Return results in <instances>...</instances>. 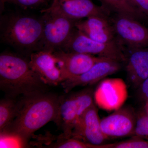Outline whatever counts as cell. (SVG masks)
Returning a JSON list of instances; mask_svg holds the SVG:
<instances>
[{
    "mask_svg": "<svg viewBox=\"0 0 148 148\" xmlns=\"http://www.w3.org/2000/svg\"><path fill=\"white\" fill-rule=\"evenodd\" d=\"M136 122V114L130 108H121L101 120V129L108 138L132 136Z\"/></svg>",
    "mask_w": 148,
    "mask_h": 148,
    "instance_id": "obj_12",
    "label": "cell"
},
{
    "mask_svg": "<svg viewBox=\"0 0 148 148\" xmlns=\"http://www.w3.org/2000/svg\"><path fill=\"white\" fill-rule=\"evenodd\" d=\"M44 29L42 50L53 52L65 44L75 29L77 20L69 17L58 0H51L47 8L41 10Z\"/></svg>",
    "mask_w": 148,
    "mask_h": 148,
    "instance_id": "obj_4",
    "label": "cell"
},
{
    "mask_svg": "<svg viewBox=\"0 0 148 148\" xmlns=\"http://www.w3.org/2000/svg\"><path fill=\"white\" fill-rule=\"evenodd\" d=\"M95 104L86 109L79 117L73 130L72 138L82 140L98 148V146L104 144L109 138L102 131L101 120Z\"/></svg>",
    "mask_w": 148,
    "mask_h": 148,
    "instance_id": "obj_9",
    "label": "cell"
},
{
    "mask_svg": "<svg viewBox=\"0 0 148 148\" xmlns=\"http://www.w3.org/2000/svg\"><path fill=\"white\" fill-rule=\"evenodd\" d=\"M48 0H1L2 6L5 3L13 4L24 9H33L44 4Z\"/></svg>",
    "mask_w": 148,
    "mask_h": 148,
    "instance_id": "obj_22",
    "label": "cell"
},
{
    "mask_svg": "<svg viewBox=\"0 0 148 148\" xmlns=\"http://www.w3.org/2000/svg\"><path fill=\"white\" fill-rule=\"evenodd\" d=\"M76 29L94 40L102 42L114 41V32L108 17L94 16L77 21Z\"/></svg>",
    "mask_w": 148,
    "mask_h": 148,
    "instance_id": "obj_14",
    "label": "cell"
},
{
    "mask_svg": "<svg viewBox=\"0 0 148 148\" xmlns=\"http://www.w3.org/2000/svg\"><path fill=\"white\" fill-rule=\"evenodd\" d=\"M142 14L148 16V0H131Z\"/></svg>",
    "mask_w": 148,
    "mask_h": 148,
    "instance_id": "obj_24",
    "label": "cell"
},
{
    "mask_svg": "<svg viewBox=\"0 0 148 148\" xmlns=\"http://www.w3.org/2000/svg\"><path fill=\"white\" fill-rule=\"evenodd\" d=\"M19 98L5 97L0 101V133L9 127L16 118L19 109Z\"/></svg>",
    "mask_w": 148,
    "mask_h": 148,
    "instance_id": "obj_17",
    "label": "cell"
},
{
    "mask_svg": "<svg viewBox=\"0 0 148 148\" xmlns=\"http://www.w3.org/2000/svg\"><path fill=\"white\" fill-rule=\"evenodd\" d=\"M98 148H148V140L133 136L131 139L119 143L103 144Z\"/></svg>",
    "mask_w": 148,
    "mask_h": 148,
    "instance_id": "obj_19",
    "label": "cell"
},
{
    "mask_svg": "<svg viewBox=\"0 0 148 148\" xmlns=\"http://www.w3.org/2000/svg\"><path fill=\"white\" fill-rule=\"evenodd\" d=\"M131 50L126 57L125 69L130 83L138 88L148 77V47Z\"/></svg>",
    "mask_w": 148,
    "mask_h": 148,
    "instance_id": "obj_15",
    "label": "cell"
},
{
    "mask_svg": "<svg viewBox=\"0 0 148 148\" xmlns=\"http://www.w3.org/2000/svg\"><path fill=\"white\" fill-rule=\"evenodd\" d=\"M108 9H111L117 14L132 16L137 19L142 14L132 3L130 0H99Z\"/></svg>",
    "mask_w": 148,
    "mask_h": 148,
    "instance_id": "obj_18",
    "label": "cell"
},
{
    "mask_svg": "<svg viewBox=\"0 0 148 148\" xmlns=\"http://www.w3.org/2000/svg\"><path fill=\"white\" fill-rule=\"evenodd\" d=\"M128 97L127 86L122 79H105L101 80L94 90L95 104L108 111H115L121 108Z\"/></svg>",
    "mask_w": 148,
    "mask_h": 148,
    "instance_id": "obj_7",
    "label": "cell"
},
{
    "mask_svg": "<svg viewBox=\"0 0 148 148\" xmlns=\"http://www.w3.org/2000/svg\"><path fill=\"white\" fill-rule=\"evenodd\" d=\"M52 53L61 70L62 82L82 75L88 71L95 63L105 58L60 50L56 51Z\"/></svg>",
    "mask_w": 148,
    "mask_h": 148,
    "instance_id": "obj_11",
    "label": "cell"
},
{
    "mask_svg": "<svg viewBox=\"0 0 148 148\" xmlns=\"http://www.w3.org/2000/svg\"><path fill=\"white\" fill-rule=\"evenodd\" d=\"M47 147L53 148H96L95 146L83 142L76 138L57 139L55 143H51Z\"/></svg>",
    "mask_w": 148,
    "mask_h": 148,
    "instance_id": "obj_21",
    "label": "cell"
},
{
    "mask_svg": "<svg viewBox=\"0 0 148 148\" xmlns=\"http://www.w3.org/2000/svg\"><path fill=\"white\" fill-rule=\"evenodd\" d=\"M65 13L75 20H80L90 16L108 17V10L104 6L96 5L91 0H58Z\"/></svg>",
    "mask_w": 148,
    "mask_h": 148,
    "instance_id": "obj_16",
    "label": "cell"
},
{
    "mask_svg": "<svg viewBox=\"0 0 148 148\" xmlns=\"http://www.w3.org/2000/svg\"><path fill=\"white\" fill-rule=\"evenodd\" d=\"M49 86L32 69L29 59L8 52L0 55V88L5 97L18 98L48 92Z\"/></svg>",
    "mask_w": 148,
    "mask_h": 148,
    "instance_id": "obj_2",
    "label": "cell"
},
{
    "mask_svg": "<svg viewBox=\"0 0 148 148\" xmlns=\"http://www.w3.org/2000/svg\"><path fill=\"white\" fill-rule=\"evenodd\" d=\"M1 38L3 41L30 56L41 51L43 37L42 17L12 14L1 19Z\"/></svg>",
    "mask_w": 148,
    "mask_h": 148,
    "instance_id": "obj_3",
    "label": "cell"
},
{
    "mask_svg": "<svg viewBox=\"0 0 148 148\" xmlns=\"http://www.w3.org/2000/svg\"><path fill=\"white\" fill-rule=\"evenodd\" d=\"M59 50L111 58L121 62L126 60V56L116 41L106 43L97 41L90 38L76 28Z\"/></svg>",
    "mask_w": 148,
    "mask_h": 148,
    "instance_id": "obj_6",
    "label": "cell"
},
{
    "mask_svg": "<svg viewBox=\"0 0 148 148\" xmlns=\"http://www.w3.org/2000/svg\"><path fill=\"white\" fill-rule=\"evenodd\" d=\"M139 98L145 101L148 102V77L143 82L138 88Z\"/></svg>",
    "mask_w": 148,
    "mask_h": 148,
    "instance_id": "obj_23",
    "label": "cell"
},
{
    "mask_svg": "<svg viewBox=\"0 0 148 148\" xmlns=\"http://www.w3.org/2000/svg\"><path fill=\"white\" fill-rule=\"evenodd\" d=\"M29 59L32 69L48 85L61 84L62 82L61 70L52 52L43 50L36 51L30 55Z\"/></svg>",
    "mask_w": 148,
    "mask_h": 148,
    "instance_id": "obj_13",
    "label": "cell"
},
{
    "mask_svg": "<svg viewBox=\"0 0 148 148\" xmlns=\"http://www.w3.org/2000/svg\"><path fill=\"white\" fill-rule=\"evenodd\" d=\"M59 95L48 92L19 98L18 114L1 137L16 139L27 145L34 133L49 122H56Z\"/></svg>",
    "mask_w": 148,
    "mask_h": 148,
    "instance_id": "obj_1",
    "label": "cell"
},
{
    "mask_svg": "<svg viewBox=\"0 0 148 148\" xmlns=\"http://www.w3.org/2000/svg\"><path fill=\"white\" fill-rule=\"evenodd\" d=\"M121 62L108 58H103L84 73L61 84L64 92H71L75 88L92 85L104 79L106 77L115 73L121 69Z\"/></svg>",
    "mask_w": 148,
    "mask_h": 148,
    "instance_id": "obj_10",
    "label": "cell"
},
{
    "mask_svg": "<svg viewBox=\"0 0 148 148\" xmlns=\"http://www.w3.org/2000/svg\"><path fill=\"white\" fill-rule=\"evenodd\" d=\"M94 90L91 88L59 95L58 116L55 124L62 131L58 139L72 138L75 125L86 109L95 103Z\"/></svg>",
    "mask_w": 148,
    "mask_h": 148,
    "instance_id": "obj_5",
    "label": "cell"
},
{
    "mask_svg": "<svg viewBox=\"0 0 148 148\" xmlns=\"http://www.w3.org/2000/svg\"><path fill=\"white\" fill-rule=\"evenodd\" d=\"M113 27L119 41L130 49L148 47V29L136 18L117 14Z\"/></svg>",
    "mask_w": 148,
    "mask_h": 148,
    "instance_id": "obj_8",
    "label": "cell"
},
{
    "mask_svg": "<svg viewBox=\"0 0 148 148\" xmlns=\"http://www.w3.org/2000/svg\"><path fill=\"white\" fill-rule=\"evenodd\" d=\"M132 136L148 140V114L145 110L136 114V122Z\"/></svg>",
    "mask_w": 148,
    "mask_h": 148,
    "instance_id": "obj_20",
    "label": "cell"
}]
</instances>
